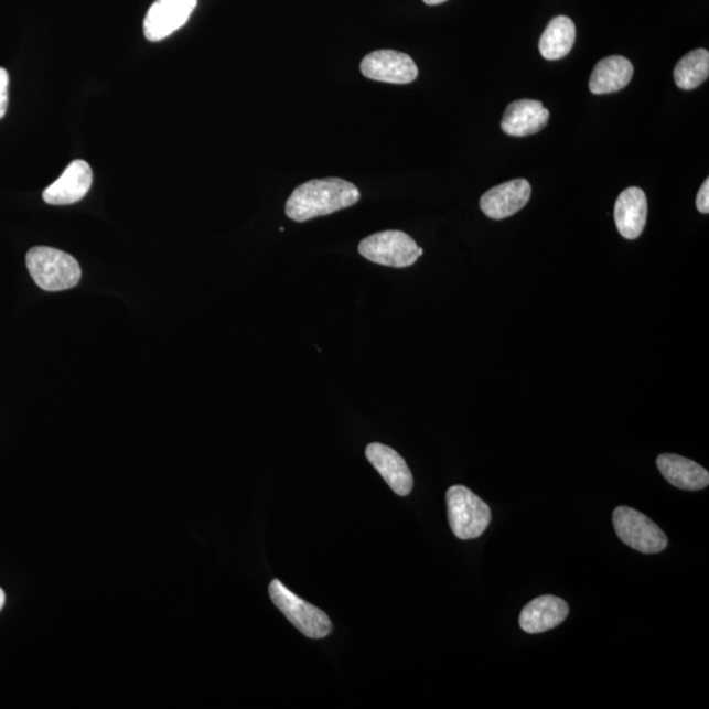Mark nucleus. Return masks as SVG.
<instances>
[{
  "mask_svg": "<svg viewBox=\"0 0 709 709\" xmlns=\"http://www.w3.org/2000/svg\"><path fill=\"white\" fill-rule=\"evenodd\" d=\"M423 2L429 6H438L447 2V0H423Z\"/></svg>",
  "mask_w": 709,
  "mask_h": 709,
  "instance_id": "nucleus-21",
  "label": "nucleus"
},
{
  "mask_svg": "<svg viewBox=\"0 0 709 709\" xmlns=\"http://www.w3.org/2000/svg\"><path fill=\"white\" fill-rule=\"evenodd\" d=\"M9 73L0 67V119H3L9 107Z\"/></svg>",
  "mask_w": 709,
  "mask_h": 709,
  "instance_id": "nucleus-19",
  "label": "nucleus"
},
{
  "mask_svg": "<svg viewBox=\"0 0 709 709\" xmlns=\"http://www.w3.org/2000/svg\"><path fill=\"white\" fill-rule=\"evenodd\" d=\"M576 25L568 17H556L550 20L547 30L541 34L539 50L541 56L549 61L567 57L576 43Z\"/></svg>",
  "mask_w": 709,
  "mask_h": 709,
  "instance_id": "nucleus-17",
  "label": "nucleus"
},
{
  "mask_svg": "<svg viewBox=\"0 0 709 709\" xmlns=\"http://www.w3.org/2000/svg\"><path fill=\"white\" fill-rule=\"evenodd\" d=\"M359 200L361 191L353 183L341 178L314 179L292 192L287 200L286 213L293 222L305 223L350 208Z\"/></svg>",
  "mask_w": 709,
  "mask_h": 709,
  "instance_id": "nucleus-1",
  "label": "nucleus"
},
{
  "mask_svg": "<svg viewBox=\"0 0 709 709\" xmlns=\"http://www.w3.org/2000/svg\"><path fill=\"white\" fill-rule=\"evenodd\" d=\"M612 523L617 538L638 552L654 555L663 552L667 547L663 529L635 508L617 507L612 515Z\"/></svg>",
  "mask_w": 709,
  "mask_h": 709,
  "instance_id": "nucleus-6",
  "label": "nucleus"
},
{
  "mask_svg": "<svg viewBox=\"0 0 709 709\" xmlns=\"http://www.w3.org/2000/svg\"><path fill=\"white\" fill-rule=\"evenodd\" d=\"M548 120L549 111L541 101L522 99L506 108L501 127L508 136L526 137L541 132Z\"/></svg>",
  "mask_w": 709,
  "mask_h": 709,
  "instance_id": "nucleus-13",
  "label": "nucleus"
},
{
  "mask_svg": "<svg viewBox=\"0 0 709 709\" xmlns=\"http://www.w3.org/2000/svg\"><path fill=\"white\" fill-rule=\"evenodd\" d=\"M697 208L700 213H705V215L709 213V179H706V182L698 192Z\"/></svg>",
  "mask_w": 709,
  "mask_h": 709,
  "instance_id": "nucleus-20",
  "label": "nucleus"
},
{
  "mask_svg": "<svg viewBox=\"0 0 709 709\" xmlns=\"http://www.w3.org/2000/svg\"><path fill=\"white\" fill-rule=\"evenodd\" d=\"M569 615V605L563 599L543 595L529 602L522 610L519 625L527 633H541L556 629Z\"/></svg>",
  "mask_w": 709,
  "mask_h": 709,
  "instance_id": "nucleus-12",
  "label": "nucleus"
},
{
  "mask_svg": "<svg viewBox=\"0 0 709 709\" xmlns=\"http://www.w3.org/2000/svg\"><path fill=\"white\" fill-rule=\"evenodd\" d=\"M633 65L623 56H611L599 61L590 78V92L604 95L621 92L630 85Z\"/></svg>",
  "mask_w": 709,
  "mask_h": 709,
  "instance_id": "nucleus-16",
  "label": "nucleus"
},
{
  "mask_svg": "<svg viewBox=\"0 0 709 709\" xmlns=\"http://www.w3.org/2000/svg\"><path fill=\"white\" fill-rule=\"evenodd\" d=\"M657 466L667 483L681 491H703L709 485V473L703 466L678 454L664 453L657 459Z\"/></svg>",
  "mask_w": 709,
  "mask_h": 709,
  "instance_id": "nucleus-15",
  "label": "nucleus"
},
{
  "mask_svg": "<svg viewBox=\"0 0 709 709\" xmlns=\"http://www.w3.org/2000/svg\"><path fill=\"white\" fill-rule=\"evenodd\" d=\"M531 194V184L526 179H514L487 191L480 200L481 211L488 218L504 219L525 208Z\"/></svg>",
  "mask_w": 709,
  "mask_h": 709,
  "instance_id": "nucleus-9",
  "label": "nucleus"
},
{
  "mask_svg": "<svg viewBox=\"0 0 709 709\" xmlns=\"http://www.w3.org/2000/svg\"><path fill=\"white\" fill-rule=\"evenodd\" d=\"M197 0H155L143 20L144 37L153 43L181 30L195 11Z\"/></svg>",
  "mask_w": 709,
  "mask_h": 709,
  "instance_id": "nucleus-8",
  "label": "nucleus"
},
{
  "mask_svg": "<svg viewBox=\"0 0 709 709\" xmlns=\"http://www.w3.org/2000/svg\"><path fill=\"white\" fill-rule=\"evenodd\" d=\"M709 75V53L706 50L692 51L680 58L674 71L676 85L690 92L703 85Z\"/></svg>",
  "mask_w": 709,
  "mask_h": 709,
  "instance_id": "nucleus-18",
  "label": "nucleus"
},
{
  "mask_svg": "<svg viewBox=\"0 0 709 709\" xmlns=\"http://www.w3.org/2000/svg\"><path fill=\"white\" fill-rule=\"evenodd\" d=\"M366 456L369 463L375 466V470L382 474L391 491L401 495V497H406L411 493L415 480H412L409 466L401 454L391 450L390 447L372 443L367 447Z\"/></svg>",
  "mask_w": 709,
  "mask_h": 709,
  "instance_id": "nucleus-11",
  "label": "nucleus"
},
{
  "mask_svg": "<svg viewBox=\"0 0 709 709\" xmlns=\"http://www.w3.org/2000/svg\"><path fill=\"white\" fill-rule=\"evenodd\" d=\"M93 179V170L86 161H73L64 174L44 191V202L51 205L78 203L92 190Z\"/></svg>",
  "mask_w": 709,
  "mask_h": 709,
  "instance_id": "nucleus-10",
  "label": "nucleus"
},
{
  "mask_svg": "<svg viewBox=\"0 0 709 709\" xmlns=\"http://www.w3.org/2000/svg\"><path fill=\"white\" fill-rule=\"evenodd\" d=\"M452 533L461 540L477 539L492 522V511L470 488L452 486L445 495Z\"/></svg>",
  "mask_w": 709,
  "mask_h": 709,
  "instance_id": "nucleus-3",
  "label": "nucleus"
},
{
  "mask_svg": "<svg viewBox=\"0 0 709 709\" xmlns=\"http://www.w3.org/2000/svg\"><path fill=\"white\" fill-rule=\"evenodd\" d=\"M364 77L385 84L408 85L418 78V67L408 54L382 50L364 57L361 64Z\"/></svg>",
  "mask_w": 709,
  "mask_h": 709,
  "instance_id": "nucleus-7",
  "label": "nucleus"
},
{
  "mask_svg": "<svg viewBox=\"0 0 709 709\" xmlns=\"http://www.w3.org/2000/svg\"><path fill=\"white\" fill-rule=\"evenodd\" d=\"M272 602L281 611L288 622L309 638H323L333 630L329 616L313 604L292 593L279 580H273L268 588Z\"/></svg>",
  "mask_w": 709,
  "mask_h": 709,
  "instance_id": "nucleus-4",
  "label": "nucleus"
},
{
  "mask_svg": "<svg viewBox=\"0 0 709 709\" xmlns=\"http://www.w3.org/2000/svg\"><path fill=\"white\" fill-rule=\"evenodd\" d=\"M6 603V594L2 589H0V611L3 610Z\"/></svg>",
  "mask_w": 709,
  "mask_h": 709,
  "instance_id": "nucleus-22",
  "label": "nucleus"
},
{
  "mask_svg": "<svg viewBox=\"0 0 709 709\" xmlns=\"http://www.w3.org/2000/svg\"><path fill=\"white\" fill-rule=\"evenodd\" d=\"M361 256L376 265L406 268L416 264L423 250L408 234L399 230L376 233L359 244Z\"/></svg>",
  "mask_w": 709,
  "mask_h": 709,
  "instance_id": "nucleus-5",
  "label": "nucleus"
},
{
  "mask_svg": "<svg viewBox=\"0 0 709 709\" xmlns=\"http://www.w3.org/2000/svg\"><path fill=\"white\" fill-rule=\"evenodd\" d=\"M25 261L34 283L46 292L66 291L79 284L80 266L71 254L37 246L26 254Z\"/></svg>",
  "mask_w": 709,
  "mask_h": 709,
  "instance_id": "nucleus-2",
  "label": "nucleus"
},
{
  "mask_svg": "<svg viewBox=\"0 0 709 709\" xmlns=\"http://www.w3.org/2000/svg\"><path fill=\"white\" fill-rule=\"evenodd\" d=\"M648 218V200L638 187H630L619 195L615 204V224L625 239H637Z\"/></svg>",
  "mask_w": 709,
  "mask_h": 709,
  "instance_id": "nucleus-14",
  "label": "nucleus"
}]
</instances>
